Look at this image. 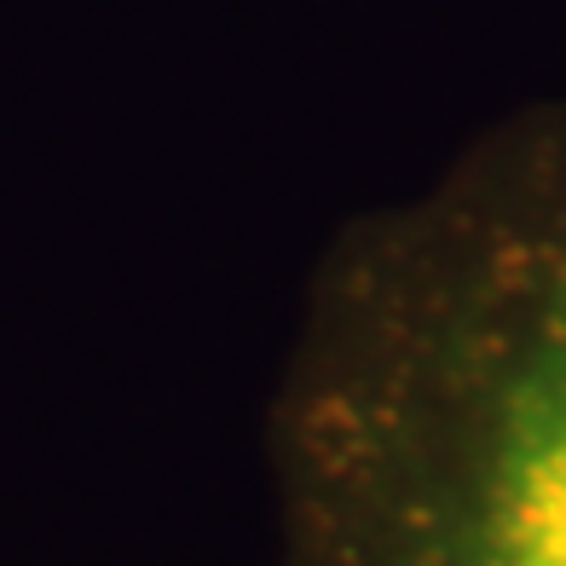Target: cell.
I'll list each match as a JSON object with an SVG mask.
<instances>
[{
  "label": "cell",
  "mask_w": 566,
  "mask_h": 566,
  "mask_svg": "<svg viewBox=\"0 0 566 566\" xmlns=\"http://www.w3.org/2000/svg\"><path fill=\"white\" fill-rule=\"evenodd\" d=\"M272 485L283 566H566V111L329 261Z\"/></svg>",
  "instance_id": "1"
}]
</instances>
